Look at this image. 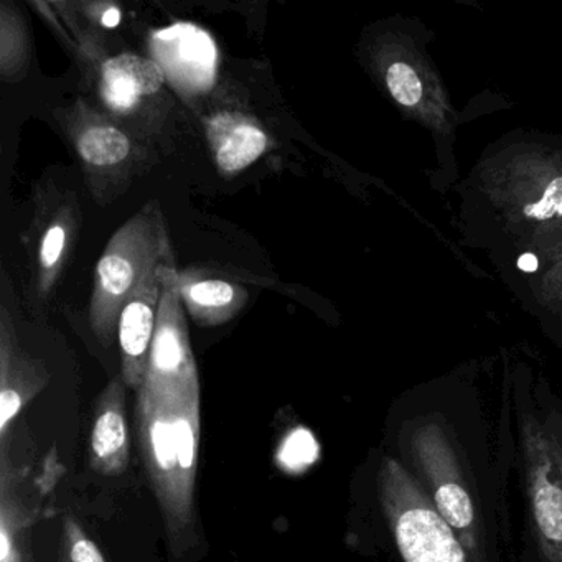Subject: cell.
<instances>
[{"mask_svg":"<svg viewBox=\"0 0 562 562\" xmlns=\"http://www.w3.org/2000/svg\"><path fill=\"white\" fill-rule=\"evenodd\" d=\"M137 440L150 488L176 558L195 548V488L200 452V400L156 394L140 387Z\"/></svg>","mask_w":562,"mask_h":562,"instance_id":"1","label":"cell"},{"mask_svg":"<svg viewBox=\"0 0 562 562\" xmlns=\"http://www.w3.org/2000/svg\"><path fill=\"white\" fill-rule=\"evenodd\" d=\"M406 453L414 469L409 472L453 529L472 562H498L479 482L456 429H450L446 420L420 417L409 423Z\"/></svg>","mask_w":562,"mask_h":562,"instance_id":"2","label":"cell"},{"mask_svg":"<svg viewBox=\"0 0 562 562\" xmlns=\"http://www.w3.org/2000/svg\"><path fill=\"white\" fill-rule=\"evenodd\" d=\"M172 251L159 212L144 210L126 223L104 249L94 276L90 322L103 347H111L130 295L144 276Z\"/></svg>","mask_w":562,"mask_h":562,"instance_id":"3","label":"cell"},{"mask_svg":"<svg viewBox=\"0 0 562 562\" xmlns=\"http://www.w3.org/2000/svg\"><path fill=\"white\" fill-rule=\"evenodd\" d=\"M529 525L542 562H562V414L519 413Z\"/></svg>","mask_w":562,"mask_h":562,"instance_id":"4","label":"cell"},{"mask_svg":"<svg viewBox=\"0 0 562 562\" xmlns=\"http://www.w3.org/2000/svg\"><path fill=\"white\" fill-rule=\"evenodd\" d=\"M378 498L404 562H472L416 476L394 457L381 460Z\"/></svg>","mask_w":562,"mask_h":562,"instance_id":"5","label":"cell"},{"mask_svg":"<svg viewBox=\"0 0 562 562\" xmlns=\"http://www.w3.org/2000/svg\"><path fill=\"white\" fill-rule=\"evenodd\" d=\"M140 387L150 393L200 400L199 370L190 347L179 276L173 262L167 268L149 364Z\"/></svg>","mask_w":562,"mask_h":562,"instance_id":"6","label":"cell"},{"mask_svg":"<svg viewBox=\"0 0 562 562\" xmlns=\"http://www.w3.org/2000/svg\"><path fill=\"white\" fill-rule=\"evenodd\" d=\"M170 265H172V251L162 256L147 271L121 312L120 330H117L121 355H123L121 376L130 390L139 391L146 378L164 282Z\"/></svg>","mask_w":562,"mask_h":562,"instance_id":"7","label":"cell"},{"mask_svg":"<svg viewBox=\"0 0 562 562\" xmlns=\"http://www.w3.org/2000/svg\"><path fill=\"white\" fill-rule=\"evenodd\" d=\"M47 381L44 364L32 360L19 348L4 312L0 337V460L9 459V434L15 419L44 390Z\"/></svg>","mask_w":562,"mask_h":562,"instance_id":"8","label":"cell"},{"mask_svg":"<svg viewBox=\"0 0 562 562\" xmlns=\"http://www.w3.org/2000/svg\"><path fill=\"white\" fill-rule=\"evenodd\" d=\"M157 64L187 90H209L215 80L216 47L213 38L190 24L173 25L153 38Z\"/></svg>","mask_w":562,"mask_h":562,"instance_id":"9","label":"cell"},{"mask_svg":"<svg viewBox=\"0 0 562 562\" xmlns=\"http://www.w3.org/2000/svg\"><path fill=\"white\" fill-rule=\"evenodd\" d=\"M126 383L114 378L94 407L90 432V465L103 476H121L130 467L131 436L126 417Z\"/></svg>","mask_w":562,"mask_h":562,"instance_id":"10","label":"cell"},{"mask_svg":"<svg viewBox=\"0 0 562 562\" xmlns=\"http://www.w3.org/2000/svg\"><path fill=\"white\" fill-rule=\"evenodd\" d=\"M206 137L216 166L225 173L241 172L268 149L265 131L241 113H222L209 120Z\"/></svg>","mask_w":562,"mask_h":562,"instance_id":"11","label":"cell"},{"mask_svg":"<svg viewBox=\"0 0 562 562\" xmlns=\"http://www.w3.org/2000/svg\"><path fill=\"white\" fill-rule=\"evenodd\" d=\"M166 71L153 58L123 54L110 58L101 68V94L111 110H133L140 98L162 88Z\"/></svg>","mask_w":562,"mask_h":562,"instance_id":"12","label":"cell"},{"mask_svg":"<svg viewBox=\"0 0 562 562\" xmlns=\"http://www.w3.org/2000/svg\"><path fill=\"white\" fill-rule=\"evenodd\" d=\"M31 525L11 462L0 460V562H31Z\"/></svg>","mask_w":562,"mask_h":562,"instance_id":"13","label":"cell"},{"mask_svg":"<svg viewBox=\"0 0 562 562\" xmlns=\"http://www.w3.org/2000/svg\"><path fill=\"white\" fill-rule=\"evenodd\" d=\"M239 291L241 289L220 279H205L180 285V295L189 305L190 312L195 315L196 321L200 318L205 324L225 321L229 312H233L229 308L236 307Z\"/></svg>","mask_w":562,"mask_h":562,"instance_id":"14","label":"cell"},{"mask_svg":"<svg viewBox=\"0 0 562 562\" xmlns=\"http://www.w3.org/2000/svg\"><path fill=\"white\" fill-rule=\"evenodd\" d=\"M78 153L93 166H114L130 156L131 143L126 134L116 127H91L78 139Z\"/></svg>","mask_w":562,"mask_h":562,"instance_id":"15","label":"cell"},{"mask_svg":"<svg viewBox=\"0 0 562 562\" xmlns=\"http://www.w3.org/2000/svg\"><path fill=\"white\" fill-rule=\"evenodd\" d=\"M58 562H108L100 546L74 518L65 516L61 521L60 555Z\"/></svg>","mask_w":562,"mask_h":562,"instance_id":"16","label":"cell"},{"mask_svg":"<svg viewBox=\"0 0 562 562\" xmlns=\"http://www.w3.org/2000/svg\"><path fill=\"white\" fill-rule=\"evenodd\" d=\"M387 88L397 103L404 106H414L423 97V85L417 78L416 71L406 64H394L387 70Z\"/></svg>","mask_w":562,"mask_h":562,"instance_id":"17","label":"cell"},{"mask_svg":"<svg viewBox=\"0 0 562 562\" xmlns=\"http://www.w3.org/2000/svg\"><path fill=\"white\" fill-rule=\"evenodd\" d=\"M65 241H67V232L64 226L55 225L45 233L42 241L41 261L45 271H52L57 266L61 252H64Z\"/></svg>","mask_w":562,"mask_h":562,"instance_id":"18","label":"cell"},{"mask_svg":"<svg viewBox=\"0 0 562 562\" xmlns=\"http://www.w3.org/2000/svg\"><path fill=\"white\" fill-rule=\"evenodd\" d=\"M562 205V179L552 180L551 186L544 192L541 202L535 203V205H528L525 209V213L532 218L548 220L559 212Z\"/></svg>","mask_w":562,"mask_h":562,"instance_id":"19","label":"cell"},{"mask_svg":"<svg viewBox=\"0 0 562 562\" xmlns=\"http://www.w3.org/2000/svg\"><path fill=\"white\" fill-rule=\"evenodd\" d=\"M121 18H123V15H121L120 9H108L103 14V19H101V22H103L104 27L114 29L120 25Z\"/></svg>","mask_w":562,"mask_h":562,"instance_id":"20","label":"cell"},{"mask_svg":"<svg viewBox=\"0 0 562 562\" xmlns=\"http://www.w3.org/2000/svg\"><path fill=\"white\" fill-rule=\"evenodd\" d=\"M518 268L525 272H535L538 269V259H536L535 255H522L521 258L518 259Z\"/></svg>","mask_w":562,"mask_h":562,"instance_id":"21","label":"cell"},{"mask_svg":"<svg viewBox=\"0 0 562 562\" xmlns=\"http://www.w3.org/2000/svg\"><path fill=\"white\" fill-rule=\"evenodd\" d=\"M559 213H561V215H562V205H561V209H559Z\"/></svg>","mask_w":562,"mask_h":562,"instance_id":"22","label":"cell"}]
</instances>
